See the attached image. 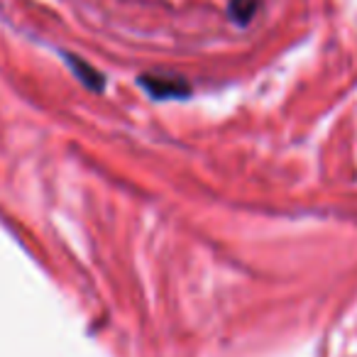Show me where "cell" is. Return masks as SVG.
Here are the masks:
<instances>
[{"instance_id": "6da1fadb", "label": "cell", "mask_w": 357, "mask_h": 357, "mask_svg": "<svg viewBox=\"0 0 357 357\" xmlns=\"http://www.w3.org/2000/svg\"><path fill=\"white\" fill-rule=\"evenodd\" d=\"M139 86L157 100L186 98L191 93L189 84L176 74H144L139 76Z\"/></svg>"}, {"instance_id": "7a4b0ae2", "label": "cell", "mask_w": 357, "mask_h": 357, "mask_svg": "<svg viewBox=\"0 0 357 357\" xmlns=\"http://www.w3.org/2000/svg\"><path fill=\"white\" fill-rule=\"evenodd\" d=\"M66 61H69L71 71L76 74V79L84 81L86 89L91 91H103L105 89V81H103V74H98V71L93 69V66H89L84 59H79V56H71L66 54Z\"/></svg>"}, {"instance_id": "3957f363", "label": "cell", "mask_w": 357, "mask_h": 357, "mask_svg": "<svg viewBox=\"0 0 357 357\" xmlns=\"http://www.w3.org/2000/svg\"><path fill=\"white\" fill-rule=\"evenodd\" d=\"M259 0H230V17H233L235 22H240V25H248L250 20H252L255 10H257Z\"/></svg>"}]
</instances>
